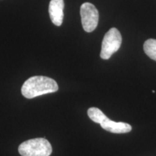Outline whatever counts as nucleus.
Masks as SVG:
<instances>
[{"label":"nucleus","mask_w":156,"mask_h":156,"mask_svg":"<svg viewBox=\"0 0 156 156\" xmlns=\"http://www.w3.org/2000/svg\"><path fill=\"white\" fill-rule=\"evenodd\" d=\"M64 0H51L48 7L50 18L56 26L62 25L64 18Z\"/></svg>","instance_id":"39448f33"},{"label":"nucleus","mask_w":156,"mask_h":156,"mask_svg":"<svg viewBox=\"0 0 156 156\" xmlns=\"http://www.w3.org/2000/svg\"><path fill=\"white\" fill-rule=\"evenodd\" d=\"M58 90L56 82L46 76H34L23 85L21 93L26 98L31 99L40 95L55 93Z\"/></svg>","instance_id":"f257e3e1"},{"label":"nucleus","mask_w":156,"mask_h":156,"mask_svg":"<svg viewBox=\"0 0 156 156\" xmlns=\"http://www.w3.org/2000/svg\"><path fill=\"white\" fill-rule=\"evenodd\" d=\"M100 124L103 129L112 132V133H127L132 130L131 125H129L127 123L114 122L108 117H106Z\"/></svg>","instance_id":"423d86ee"},{"label":"nucleus","mask_w":156,"mask_h":156,"mask_svg":"<svg viewBox=\"0 0 156 156\" xmlns=\"http://www.w3.org/2000/svg\"><path fill=\"white\" fill-rule=\"evenodd\" d=\"M145 53L151 59L156 61V39H148L143 46Z\"/></svg>","instance_id":"0eeeda50"},{"label":"nucleus","mask_w":156,"mask_h":156,"mask_svg":"<svg viewBox=\"0 0 156 156\" xmlns=\"http://www.w3.org/2000/svg\"><path fill=\"white\" fill-rule=\"evenodd\" d=\"M80 15L83 29L87 33L96 28L99 20L98 11L93 4L83 3L80 7Z\"/></svg>","instance_id":"20e7f679"},{"label":"nucleus","mask_w":156,"mask_h":156,"mask_svg":"<svg viewBox=\"0 0 156 156\" xmlns=\"http://www.w3.org/2000/svg\"><path fill=\"white\" fill-rule=\"evenodd\" d=\"M122 43V37L118 29L112 28L106 33L103 39L101 46V57L108 59L115 52L119 49Z\"/></svg>","instance_id":"7ed1b4c3"},{"label":"nucleus","mask_w":156,"mask_h":156,"mask_svg":"<svg viewBox=\"0 0 156 156\" xmlns=\"http://www.w3.org/2000/svg\"><path fill=\"white\" fill-rule=\"evenodd\" d=\"M87 115L93 122L98 123V124H101L107 117L100 109L95 108V107L90 108L87 110Z\"/></svg>","instance_id":"6e6552de"},{"label":"nucleus","mask_w":156,"mask_h":156,"mask_svg":"<svg viewBox=\"0 0 156 156\" xmlns=\"http://www.w3.org/2000/svg\"><path fill=\"white\" fill-rule=\"evenodd\" d=\"M18 151L22 156H50L52 147L46 139L35 138L21 143Z\"/></svg>","instance_id":"f03ea898"}]
</instances>
